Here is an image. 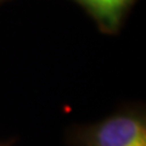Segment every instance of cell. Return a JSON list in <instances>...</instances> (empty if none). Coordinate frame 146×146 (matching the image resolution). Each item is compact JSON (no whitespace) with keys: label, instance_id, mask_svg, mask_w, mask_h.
I'll return each mask as SVG.
<instances>
[{"label":"cell","instance_id":"obj_1","mask_svg":"<svg viewBox=\"0 0 146 146\" xmlns=\"http://www.w3.org/2000/svg\"><path fill=\"white\" fill-rule=\"evenodd\" d=\"M76 146H146L145 117L135 112H121L79 129Z\"/></svg>","mask_w":146,"mask_h":146},{"label":"cell","instance_id":"obj_2","mask_svg":"<svg viewBox=\"0 0 146 146\" xmlns=\"http://www.w3.org/2000/svg\"><path fill=\"white\" fill-rule=\"evenodd\" d=\"M90 12L100 27L107 31L118 28L122 16L133 0H76Z\"/></svg>","mask_w":146,"mask_h":146},{"label":"cell","instance_id":"obj_3","mask_svg":"<svg viewBox=\"0 0 146 146\" xmlns=\"http://www.w3.org/2000/svg\"><path fill=\"white\" fill-rule=\"evenodd\" d=\"M0 146H11V145L7 144V143H1V144H0Z\"/></svg>","mask_w":146,"mask_h":146}]
</instances>
